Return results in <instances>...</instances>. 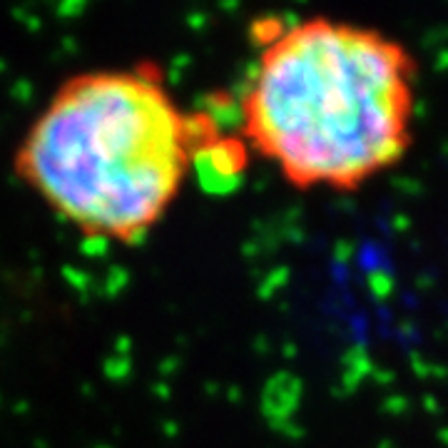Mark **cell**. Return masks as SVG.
<instances>
[{
  "instance_id": "1",
  "label": "cell",
  "mask_w": 448,
  "mask_h": 448,
  "mask_svg": "<svg viewBox=\"0 0 448 448\" xmlns=\"http://www.w3.org/2000/svg\"><path fill=\"white\" fill-rule=\"evenodd\" d=\"M418 78L411 50L378 28H279L244 87L239 142L297 192H358L411 152Z\"/></svg>"
},
{
  "instance_id": "2",
  "label": "cell",
  "mask_w": 448,
  "mask_h": 448,
  "mask_svg": "<svg viewBox=\"0 0 448 448\" xmlns=\"http://www.w3.org/2000/svg\"><path fill=\"white\" fill-rule=\"evenodd\" d=\"M204 144L157 70L65 80L28 124L13 174L63 224L107 244L144 242L177 204Z\"/></svg>"
}]
</instances>
